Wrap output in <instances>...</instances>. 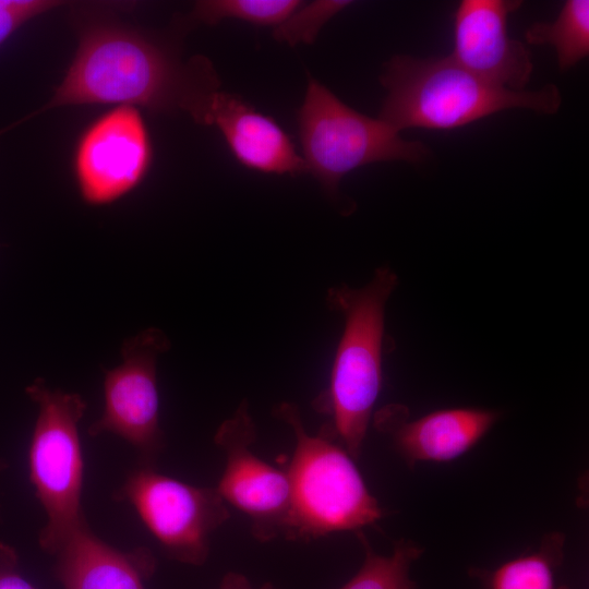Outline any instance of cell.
Masks as SVG:
<instances>
[{
  "mask_svg": "<svg viewBox=\"0 0 589 589\" xmlns=\"http://www.w3.org/2000/svg\"><path fill=\"white\" fill-rule=\"evenodd\" d=\"M63 4L56 0H0V47L23 25Z\"/></svg>",
  "mask_w": 589,
  "mask_h": 589,
  "instance_id": "ffe728a7",
  "label": "cell"
},
{
  "mask_svg": "<svg viewBox=\"0 0 589 589\" xmlns=\"http://www.w3.org/2000/svg\"><path fill=\"white\" fill-rule=\"evenodd\" d=\"M525 38L530 45L553 46L562 71L573 68L589 55V1H566L553 22L533 23Z\"/></svg>",
  "mask_w": 589,
  "mask_h": 589,
  "instance_id": "2e32d148",
  "label": "cell"
},
{
  "mask_svg": "<svg viewBox=\"0 0 589 589\" xmlns=\"http://www.w3.org/2000/svg\"><path fill=\"white\" fill-rule=\"evenodd\" d=\"M354 533L364 552L363 564L340 589H417L409 572L423 553V548L411 540L400 539L395 542L392 554L380 555L362 530Z\"/></svg>",
  "mask_w": 589,
  "mask_h": 589,
  "instance_id": "e0dca14e",
  "label": "cell"
},
{
  "mask_svg": "<svg viewBox=\"0 0 589 589\" xmlns=\"http://www.w3.org/2000/svg\"><path fill=\"white\" fill-rule=\"evenodd\" d=\"M346 0H320L301 4L287 20L275 27L274 37L290 46L312 44L321 28L337 13L352 4Z\"/></svg>",
  "mask_w": 589,
  "mask_h": 589,
  "instance_id": "d6986e66",
  "label": "cell"
},
{
  "mask_svg": "<svg viewBox=\"0 0 589 589\" xmlns=\"http://www.w3.org/2000/svg\"><path fill=\"white\" fill-rule=\"evenodd\" d=\"M381 84L387 94L378 118L398 132L458 129L508 109L553 115L562 104L554 84L512 91L477 76L449 56H394L384 65Z\"/></svg>",
  "mask_w": 589,
  "mask_h": 589,
  "instance_id": "7a4b0ae2",
  "label": "cell"
},
{
  "mask_svg": "<svg viewBox=\"0 0 589 589\" xmlns=\"http://www.w3.org/2000/svg\"><path fill=\"white\" fill-rule=\"evenodd\" d=\"M0 589H36L21 575L15 550L3 542H0Z\"/></svg>",
  "mask_w": 589,
  "mask_h": 589,
  "instance_id": "44dd1931",
  "label": "cell"
},
{
  "mask_svg": "<svg viewBox=\"0 0 589 589\" xmlns=\"http://www.w3.org/2000/svg\"><path fill=\"white\" fill-rule=\"evenodd\" d=\"M275 414L291 428L296 438L286 468L291 492L287 540L357 532L384 516L354 459L338 441L323 430L309 434L294 404H280Z\"/></svg>",
  "mask_w": 589,
  "mask_h": 589,
  "instance_id": "277c9868",
  "label": "cell"
},
{
  "mask_svg": "<svg viewBox=\"0 0 589 589\" xmlns=\"http://www.w3.org/2000/svg\"><path fill=\"white\" fill-rule=\"evenodd\" d=\"M397 285L396 274L380 267L362 288H332L330 306L341 312L344 332L337 347L322 410L330 416L322 430L356 460L360 457L373 407L382 387L385 306Z\"/></svg>",
  "mask_w": 589,
  "mask_h": 589,
  "instance_id": "3957f363",
  "label": "cell"
},
{
  "mask_svg": "<svg viewBox=\"0 0 589 589\" xmlns=\"http://www.w3.org/2000/svg\"><path fill=\"white\" fill-rule=\"evenodd\" d=\"M27 120H28V118H27V116H26V117H24V118H22V119H20V120H17V121H15V122H13V123L10 124V125H7V127L0 129V136H2L3 134H5L7 132L11 131V130L14 129L15 127H19L20 124L24 123V122L27 121Z\"/></svg>",
  "mask_w": 589,
  "mask_h": 589,
  "instance_id": "603a6c76",
  "label": "cell"
},
{
  "mask_svg": "<svg viewBox=\"0 0 589 589\" xmlns=\"http://www.w3.org/2000/svg\"><path fill=\"white\" fill-rule=\"evenodd\" d=\"M517 0H462L454 13V48L449 56L477 76L512 91H524L533 64L525 44L508 35Z\"/></svg>",
  "mask_w": 589,
  "mask_h": 589,
  "instance_id": "8fae6325",
  "label": "cell"
},
{
  "mask_svg": "<svg viewBox=\"0 0 589 589\" xmlns=\"http://www.w3.org/2000/svg\"><path fill=\"white\" fill-rule=\"evenodd\" d=\"M117 497L133 506L170 558L193 566L206 562L211 536L230 518L216 488L195 486L151 466L133 471Z\"/></svg>",
  "mask_w": 589,
  "mask_h": 589,
  "instance_id": "52a82bcc",
  "label": "cell"
},
{
  "mask_svg": "<svg viewBox=\"0 0 589 589\" xmlns=\"http://www.w3.org/2000/svg\"><path fill=\"white\" fill-rule=\"evenodd\" d=\"M297 123L308 171L332 196L354 169L383 161L420 164L430 153L423 143L404 140L382 119L349 107L311 76Z\"/></svg>",
  "mask_w": 589,
  "mask_h": 589,
  "instance_id": "8992f818",
  "label": "cell"
},
{
  "mask_svg": "<svg viewBox=\"0 0 589 589\" xmlns=\"http://www.w3.org/2000/svg\"><path fill=\"white\" fill-rule=\"evenodd\" d=\"M220 589H278L272 584H264L263 586L256 588L254 587L249 579L242 575L235 572L227 573L220 582Z\"/></svg>",
  "mask_w": 589,
  "mask_h": 589,
  "instance_id": "7402d4cb",
  "label": "cell"
},
{
  "mask_svg": "<svg viewBox=\"0 0 589 589\" xmlns=\"http://www.w3.org/2000/svg\"><path fill=\"white\" fill-rule=\"evenodd\" d=\"M7 467H8L7 461L0 458V472L3 471Z\"/></svg>",
  "mask_w": 589,
  "mask_h": 589,
  "instance_id": "cb8c5ba5",
  "label": "cell"
},
{
  "mask_svg": "<svg viewBox=\"0 0 589 589\" xmlns=\"http://www.w3.org/2000/svg\"><path fill=\"white\" fill-rule=\"evenodd\" d=\"M205 125L220 131L235 159L248 169L290 176L308 171L281 125L239 95L219 91L211 104Z\"/></svg>",
  "mask_w": 589,
  "mask_h": 589,
  "instance_id": "4fadbf2b",
  "label": "cell"
},
{
  "mask_svg": "<svg viewBox=\"0 0 589 589\" xmlns=\"http://www.w3.org/2000/svg\"><path fill=\"white\" fill-rule=\"evenodd\" d=\"M298 0H202L190 14V21L215 25L233 19L254 26H278L300 5Z\"/></svg>",
  "mask_w": 589,
  "mask_h": 589,
  "instance_id": "ac0fdd59",
  "label": "cell"
},
{
  "mask_svg": "<svg viewBox=\"0 0 589 589\" xmlns=\"http://www.w3.org/2000/svg\"><path fill=\"white\" fill-rule=\"evenodd\" d=\"M25 392L38 408L28 448L29 480L47 516L38 542L53 555L86 525L81 502L84 461L79 422L87 406L81 395L51 389L41 378Z\"/></svg>",
  "mask_w": 589,
  "mask_h": 589,
  "instance_id": "5b68a950",
  "label": "cell"
},
{
  "mask_svg": "<svg viewBox=\"0 0 589 589\" xmlns=\"http://www.w3.org/2000/svg\"><path fill=\"white\" fill-rule=\"evenodd\" d=\"M501 413L480 408H448L408 420L401 405L376 412V429L392 438L408 466L446 462L470 450L495 424Z\"/></svg>",
  "mask_w": 589,
  "mask_h": 589,
  "instance_id": "7c38bea8",
  "label": "cell"
},
{
  "mask_svg": "<svg viewBox=\"0 0 589 589\" xmlns=\"http://www.w3.org/2000/svg\"><path fill=\"white\" fill-rule=\"evenodd\" d=\"M77 48L49 100L33 115L79 105L143 107L157 113L184 112L205 125L220 80L204 56L187 60L161 39L108 12L73 14Z\"/></svg>",
  "mask_w": 589,
  "mask_h": 589,
  "instance_id": "6da1fadb",
  "label": "cell"
},
{
  "mask_svg": "<svg viewBox=\"0 0 589 589\" xmlns=\"http://www.w3.org/2000/svg\"><path fill=\"white\" fill-rule=\"evenodd\" d=\"M55 574L64 589H145L156 561L147 549L117 550L87 524L73 532L53 554Z\"/></svg>",
  "mask_w": 589,
  "mask_h": 589,
  "instance_id": "5bb4252c",
  "label": "cell"
},
{
  "mask_svg": "<svg viewBox=\"0 0 589 589\" xmlns=\"http://www.w3.org/2000/svg\"><path fill=\"white\" fill-rule=\"evenodd\" d=\"M153 163V144L139 108L115 106L94 119L77 139L73 173L82 200L111 204L136 189Z\"/></svg>",
  "mask_w": 589,
  "mask_h": 589,
  "instance_id": "9c48e42d",
  "label": "cell"
},
{
  "mask_svg": "<svg viewBox=\"0 0 589 589\" xmlns=\"http://www.w3.org/2000/svg\"><path fill=\"white\" fill-rule=\"evenodd\" d=\"M564 533H546L537 550L494 569L471 568L470 575L485 589H570L556 581V572L564 560Z\"/></svg>",
  "mask_w": 589,
  "mask_h": 589,
  "instance_id": "9a60e30c",
  "label": "cell"
},
{
  "mask_svg": "<svg viewBox=\"0 0 589 589\" xmlns=\"http://www.w3.org/2000/svg\"><path fill=\"white\" fill-rule=\"evenodd\" d=\"M169 347L158 328L123 342L122 362L105 373L104 411L88 429L92 436L109 432L122 437L139 450L143 466L153 467L164 447L156 368L158 356Z\"/></svg>",
  "mask_w": 589,
  "mask_h": 589,
  "instance_id": "ba28073f",
  "label": "cell"
},
{
  "mask_svg": "<svg viewBox=\"0 0 589 589\" xmlns=\"http://www.w3.org/2000/svg\"><path fill=\"white\" fill-rule=\"evenodd\" d=\"M255 440V424L244 400L215 434V444L226 459L216 490L227 505L249 517L251 533L257 541L287 539L291 504L289 477L286 469L272 466L252 452Z\"/></svg>",
  "mask_w": 589,
  "mask_h": 589,
  "instance_id": "30bf717a",
  "label": "cell"
}]
</instances>
